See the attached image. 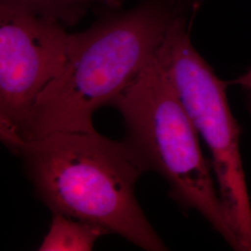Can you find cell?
I'll use <instances>...</instances> for the list:
<instances>
[{"label":"cell","instance_id":"obj_3","mask_svg":"<svg viewBox=\"0 0 251 251\" xmlns=\"http://www.w3.org/2000/svg\"><path fill=\"white\" fill-rule=\"evenodd\" d=\"M111 106L123 117L125 143L144 171L158 173L182 209L198 211L232 250L244 251L211 162L204 157L198 131L156 54Z\"/></svg>","mask_w":251,"mask_h":251},{"label":"cell","instance_id":"obj_7","mask_svg":"<svg viewBox=\"0 0 251 251\" xmlns=\"http://www.w3.org/2000/svg\"><path fill=\"white\" fill-rule=\"evenodd\" d=\"M105 228L72 217L53 213L49 233L40 245V251H90Z\"/></svg>","mask_w":251,"mask_h":251},{"label":"cell","instance_id":"obj_5","mask_svg":"<svg viewBox=\"0 0 251 251\" xmlns=\"http://www.w3.org/2000/svg\"><path fill=\"white\" fill-rule=\"evenodd\" d=\"M70 41L61 24L0 3V138L11 152L25 144L31 111L61 72Z\"/></svg>","mask_w":251,"mask_h":251},{"label":"cell","instance_id":"obj_6","mask_svg":"<svg viewBox=\"0 0 251 251\" xmlns=\"http://www.w3.org/2000/svg\"><path fill=\"white\" fill-rule=\"evenodd\" d=\"M129 0H0L39 17L75 26L93 9H117Z\"/></svg>","mask_w":251,"mask_h":251},{"label":"cell","instance_id":"obj_1","mask_svg":"<svg viewBox=\"0 0 251 251\" xmlns=\"http://www.w3.org/2000/svg\"><path fill=\"white\" fill-rule=\"evenodd\" d=\"M71 34L61 72L41 92L25 128V144L58 132H94L93 114L110 105L154 57L172 23L189 14L179 0H137L104 9Z\"/></svg>","mask_w":251,"mask_h":251},{"label":"cell","instance_id":"obj_2","mask_svg":"<svg viewBox=\"0 0 251 251\" xmlns=\"http://www.w3.org/2000/svg\"><path fill=\"white\" fill-rule=\"evenodd\" d=\"M36 195L52 213L100 225L145 251L169 249L135 196L144 168L124 143L94 132H58L16 153Z\"/></svg>","mask_w":251,"mask_h":251},{"label":"cell","instance_id":"obj_9","mask_svg":"<svg viewBox=\"0 0 251 251\" xmlns=\"http://www.w3.org/2000/svg\"><path fill=\"white\" fill-rule=\"evenodd\" d=\"M204 1L205 0H179L180 5L192 15H194L198 11Z\"/></svg>","mask_w":251,"mask_h":251},{"label":"cell","instance_id":"obj_10","mask_svg":"<svg viewBox=\"0 0 251 251\" xmlns=\"http://www.w3.org/2000/svg\"><path fill=\"white\" fill-rule=\"evenodd\" d=\"M246 91V96H245V101H246V105L247 108L251 115V90H245Z\"/></svg>","mask_w":251,"mask_h":251},{"label":"cell","instance_id":"obj_4","mask_svg":"<svg viewBox=\"0 0 251 251\" xmlns=\"http://www.w3.org/2000/svg\"><path fill=\"white\" fill-rule=\"evenodd\" d=\"M189 19L184 14L172 23L156 57L210 152L217 186L244 251H251V198L240 153V127L227 97L230 84L216 75L193 45Z\"/></svg>","mask_w":251,"mask_h":251},{"label":"cell","instance_id":"obj_8","mask_svg":"<svg viewBox=\"0 0 251 251\" xmlns=\"http://www.w3.org/2000/svg\"><path fill=\"white\" fill-rule=\"evenodd\" d=\"M230 85L238 86L244 90H251V68L246 73H244L241 75H239L237 78L229 82Z\"/></svg>","mask_w":251,"mask_h":251}]
</instances>
